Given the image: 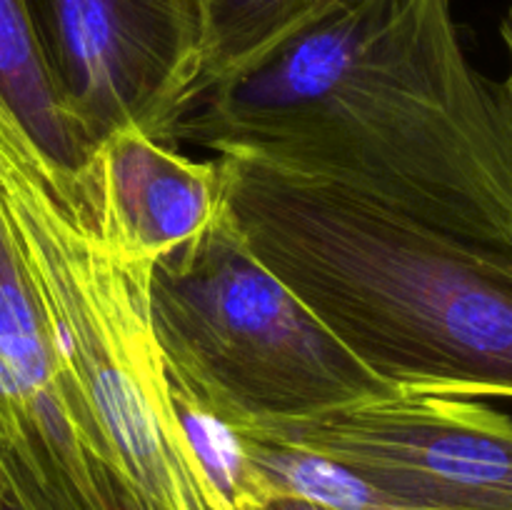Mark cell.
Instances as JSON below:
<instances>
[{"label": "cell", "mask_w": 512, "mask_h": 510, "mask_svg": "<svg viewBox=\"0 0 512 510\" xmlns=\"http://www.w3.org/2000/svg\"><path fill=\"white\" fill-rule=\"evenodd\" d=\"M243 243L405 393L512 398V263L335 185L218 155Z\"/></svg>", "instance_id": "7a4b0ae2"}, {"label": "cell", "mask_w": 512, "mask_h": 510, "mask_svg": "<svg viewBox=\"0 0 512 510\" xmlns=\"http://www.w3.org/2000/svg\"><path fill=\"white\" fill-rule=\"evenodd\" d=\"M170 143L335 185L512 263V100L450 0H338L200 95Z\"/></svg>", "instance_id": "6da1fadb"}, {"label": "cell", "mask_w": 512, "mask_h": 510, "mask_svg": "<svg viewBox=\"0 0 512 510\" xmlns=\"http://www.w3.org/2000/svg\"><path fill=\"white\" fill-rule=\"evenodd\" d=\"M28 3L60 100L95 148L123 130L170 143L200 75L198 0Z\"/></svg>", "instance_id": "5b68a950"}, {"label": "cell", "mask_w": 512, "mask_h": 510, "mask_svg": "<svg viewBox=\"0 0 512 510\" xmlns=\"http://www.w3.org/2000/svg\"><path fill=\"white\" fill-rule=\"evenodd\" d=\"M130 510H138V505H135V503H133V508H130Z\"/></svg>", "instance_id": "4fadbf2b"}, {"label": "cell", "mask_w": 512, "mask_h": 510, "mask_svg": "<svg viewBox=\"0 0 512 510\" xmlns=\"http://www.w3.org/2000/svg\"><path fill=\"white\" fill-rule=\"evenodd\" d=\"M233 433L328 460L410 508L512 510V418L475 398L400 390Z\"/></svg>", "instance_id": "277c9868"}, {"label": "cell", "mask_w": 512, "mask_h": 510, "mask_svg": "<svg viewBox=\"0 0 512 510\" xmlns=\"http://www.w3.org/2000/svg\"><path fill=\"white\" fill-rule=\"evenodd\" d=\"M500 40H503L505 55H508V73H505L503 85L512 100V5L508 8V13L503 15V20H500Z\"/></svg>", "instance_id": "7c38bea8"}, {"label": "cell", "mask_w": 512, "mask_h": 510, "mask_svg": "<svg viewBox=\"0 0 512 510\" xmlns=\"http://www.w3.org/2000/svg\"><path fill=\"white\" fill-rule=\"evenodd\" d=\"M335 3L338 0H198L200 75L195 100L263 63Z\"/></svg>", "instance_id": "ba28073f"}, {"label": "cell", "mask_w": 512, "mask_h": 510, "mask_svg": "<svg viewBox=\"0 0 512 510\" xmlns=\"http://www.w3.org/2000/svg\"><path fill=\"white\" fill-rule=\"evenodd\" d=\"M258 510H340V508H333V505H325L320 503V500L305 498V495H298V493H278Z\"/></svg>", "instance_id": "8fae6325"}, {"label": "cell", "mask_w": 512, "mask_h": 510, "mask_svg": "<svg viewBox=\"0 0 512 510\" xmlns=\"http://www.w3.org/2000/svg\"><path fill=\"white\" fill-rule=\"evenodd\" d=\"M128 490L105 465L70 458L38 438L0 450V510H130Z\"/></svg>", "instance_id": "9c48e42d"}, {"label": "cell", "mask_w": 512, "mask_h": 510, "mask_svg": "<svg viewBox=\"0 0 512 510\" xmlns=\"http://www.w3.org/2000/svg\"><path fill=\"white\" fill-rule=\"evenodd\" d=\"M0 105L60 168H83L98 150L60 100L28 0H0Z\"/></svg>", "instance_id": "52a82bcc"}, {"label": "cell", "mask_w": 512, "mask_h": 510, "mask_svg": "<svg viewBox=\"0 0 512 510\" xmlns=\"http://www.w3.org/2000/svg\"><path fill=\"white\" fill-rule=\"evenodd\" d=\"M150 315L168 378L233 430L400 393L220 218L160 258Z\"/></svg>", "instance_id": "3957f363"}, {"label": "cell", "mask_w": 512, "mask_h": 510, "mask_svg": "<svg viewBox=\"0 0 512 510\" xmlns=\"http://www.w3.org/2000/svg\"><path fill=\"white\" fill-rule=\"evenodd\" d=\"M28 408H25L23 398H20L18 385L10 378L8 368L0 360V450L15 440L20 433L23 423L28 420Z\"/></svg>", "instance_id": "30bf717a"}, {"label": "cell", "mask_w": 512, "mask_h": 510, "mask_svg": "<svg viewBox=\"0 0 512 510\" xmlns=\"http://www.w3.org/2000/svg\"><path fill=\"white\" fill-rule=\"evenodd\" d=\"M100 175L130 245L158 263L210 228L223 213L220 160H195L178 145L138 130L105 138Z\"/></svg>", "instance_id": "8992f818"}]
</instances>
